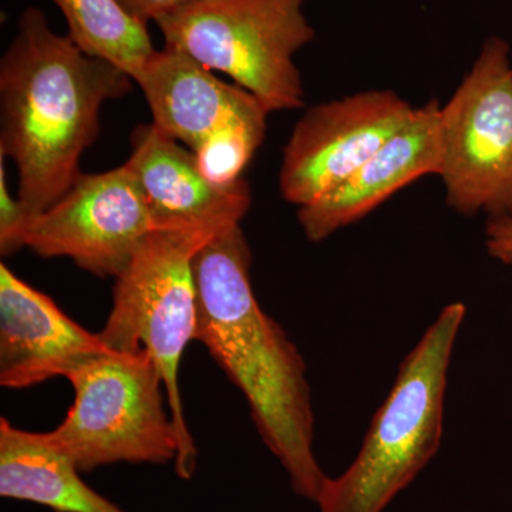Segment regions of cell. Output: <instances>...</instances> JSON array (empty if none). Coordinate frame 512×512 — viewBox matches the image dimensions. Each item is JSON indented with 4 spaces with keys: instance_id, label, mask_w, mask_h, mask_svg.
<instances>
[{
    "instance_id": "6da1fadb",
    "label": "cell",
    "mask_w": 512,
    "mask_h": 512,
    "mask_svg": "<svg viewBox=\"0 0 512 512\" xmlns=\"http://www.w3.org/2000/svg\"><path fill=\"white\" fill-rule=\"evenodd\" d=\"M251 262L239 225L215 235L194 256L195 340L244 394L256 429L285 468L293 493L316 503L328 476L313 450L315 416L305 360L259 305Z\"/></svg>"
},
{
    "instance_id": "7a4b0ae2",
    "label": "cell",
    "mask_w": 512,
    "mask_h": 512,
    "mask_svg": "<svg viewBox=\"0 0 512 512\" xmlns=\"http://www.w3.org/2000/svg\"><path fill=\"white\" fill-rule=\"evenodd\" d=\"M134 80L107 60L57 35L28 8L0 62V156L19 173V200L30 217L56 204L79 178L80 158L100 133L106 101Z\"/></svg>"
},
{
    "instance_id": "3957f363",
    "label": "cell",
    "mask_w": 512,
    "mask_h": 512,
    "mask_svg": "<svg viewBox=\"0 0 512 512\" xmlns=\"http://www.w3.org/2000/svg\"><path fill=\"white\" fill-rule=\"evenodd\" d=\"M464 318L463 303L446 306L404 357L355 461L323 485L320 512H383L436 456L448 369Z\"/></svg>"
},
{
    "instance_id": "277c9868",
    "label": "cell",
    "mask_w": 512,
    "mask_h": 512,
    "mask_svg": "<svg viewBox=\"0 0 512 512\" xmlns=\"http://www.w3.org/2000/svg\"><path fill=\"white\" fill-rule=\"evenodd\" d=\"M220 232L211 229L153 232L117 276L113 306L99 332L101 340L114 352H146L156 363L177 430L174 470L184 481L194 477L198 461L180 390L181 359L191 340H195L197 330L192 261Z\"/></svg>"
},
{
    "instance_id": "5b68a950",
    "label": "cell",
    "mask_w": 512,
    "mask_h": 512,
    "mask_svg": "<svg viewBox=\"0 0 512 512\" xmlns=\"http://www.w3.org/2000/svg\"><path fill=\"white\" fill-rule=\"evenodd\" d=\"M306 0H191L157 22L165 46L227 74L269 114L302 109L295 55L315 40Z\"/></svg>"
},
{
    "instance_id": "8992f818",
    "label": "cell",
    "mask_w": 512,
    "mask_h": 512,
    "mask_svg": "<svg viewBox=\"0 0 512 512\" xmlns=\"http://www.w3.org/2000/svg\"><path fill=\"white\" fill-rule=\"evenodd\" d=\"M74 402L50 440L82 473L175 461L178 436L163 379L146 352L101 353L70 370Z\"/></svg>"
},
{
    "instance_id": "52a82bcc",
    "label": "cell",
    "mask_w": 512,
    "mask_h": 512,
    "mask_svg": "<svg viewBox=\"0 0 512 512\" xmlns=\"http://www.w3.org/2000/svg\"><path fill=\"white\" fill-rule=\"evenodd\" d=\"M441 167L451 210L512 217V59L488 37L463 82L440 107Z\"/></svg>"
},
{
    "instance_id": "ba28073f",
    "label": "cell",
    "mask_w": 512,
    "mask_h": 512,
    "mask_svg": "<svg viewBox=\"0 0 512 512\" xmlns=\"http://www.w3.org/2000/svg\"><path fill=\"white\" fill-rule=\"evenodd\" d=\"M160 231L126 164L80 174L49 210L30 218L23 245L42 258H70L100 278H117L138 248Z\"/></svg>"
},
{
    "instance_id": "9c48e42d",
    "label": "cell",
    "mask_w": 512,
    "mask_h": 512,
    "mask_svg": "<svg viewBox=\"0 0 512 512\" xmlns=\"http://www.w3.org/2000/svg\"><path fill=\"white\" fill-rule=\"evenodd\" d=\"M393 90H365L303 114L284 148L279 191L301 208L338 188L413 116Z\"/></svg>"
},
{
    "instance_id": "30bf717a",
    "label": "cell",
    "mask_w": 512,
    "mask_h": 512,
    "mask_svg": "<svg viewBox=\"0 0 512 512\" xmlns=\"http://www.w3.org/2000/svg\"><path fill=\"white\" fill-rule=\"evenodd\" d=\"M133 80L146 96L154 126L192 153L231 131L265 137L269 113L261 101L237 84L221 82L181 50H156Z\"/></svg>"
},
{
    "instance_id": "8fae6325",
    "label": "cell",
    "mask_w": 512,
    "mask_h": 512,
    "mask_svg": "<svg viewBox=\"0 0 512 512\" xmlns=\"http://www.w3.org/2000/svg\"><path fill=\"white\" fill-rule=\"evenodd\" d=\"M126 165L137 178L160 231H224L241 224L251 207L247 181L214 183L202 173L190 148L153 123L134 128Z\"/></svg>"
},
{
    "instance_id": "7c38bea8",
    "label": "cell",
    "mask_w": 512,
    "mask_h": 512,
    "mask_svg": "<svg viewBox=\"0 0 512 512\" xmlns=\"http://www.w3.org/2000/svg\"><path fill=\"white\" fill-rule=\"evenodd\" d=\"M99 333L74 322L52 298L0 265V384L26 389L69 375L110 352Z\"/></svg>"
},
{
    "instance_id": "4fadbf2b",
    "label": "cell",
    "mask_w": 512,
    "mask_h": 512,
    "mask_svg": "<svg viewBox=\"0 0 512 512\" xmlns=\"http://www.w3.org/2000/svg\"><path fill=\"white\" fill-rule=\"evenodd\" d=\"M440 103L427 101L372 158L335 190L298 210L303 234L312 242L363 220L403 188L441 167Z\"/></svg>"
},
{
    "instance_id": "5bb4252c",
    "label": "cell",
    "mask_w": 512,
    "mask_h": 512,
    "mask_svg": "<svg viewBox=\"0 0 512 512\" xmlns=\"http://www.w3.org/2000/svg\"><path fill=\"white\" fill-rule=\"evenodd\" d=\"M80 473L49 434L0 420V497L55 512H127L84 483Z\"/></svg>"
},
{
    "instance_id": "9a60e30c",
    "label": "cell",
    "mask_w": 512,
    "mask_h": 512,
    "mask_svg": "<svg viewBox=\"0 0 512 512\" xmlns=\"http://www.w3.org/2000/svg\"><path fill=\"white\" fill-rule=\"evenodd\" d=\"M69 26V36L87 55L134 74L156 53L146 23L119 0H53Z\"/></svg>"
},
{
    "instance_id": "2e32d148",
    "label": "cell",
    "mask_w": 512,
    "mask_h": 512,
    "mask_svg": "<svg viewBox=\"0 0 512 512\" xmlns=\"http://www.w3.org/2000/svg\"><path fill=\"white\" fill-rule=\"evenodd\" d=\"M6 158L0 156V252L10 255L23 245V235L30 221V215L22 201L10 194L5 168Z\"/></svg>"
},
{
    "instance_id": "e0dca14e",
    "label": "cell",
    "mask_w": 512,
    "mask_h": 512,
    "mask_svg": "<svg viewBox=\"0 0 512 512\" xmlns=\"http://www.w3.org/2000/svg\"><path fill=\"white\" fill-rule=\"evenodd\" d=\"M485 248L495 261L512 265V217L488 218Z\"/></svg>"
},
{
    "instance_id": "ac0fdd59",
    "label": "cell",
    "mask_w": 512,
    "mask_h": 512,
    "mask_svg": "<svg viewBox=\"0 0 512 512\" xmlns=\"http://www.w3.org/2000/svg\"><path fill=\"white\" fill-rule=\"evenodd\" d=\"M121 6L143 23L158 22L191 0H119Z\"/></svg>"
}]
</instances>
